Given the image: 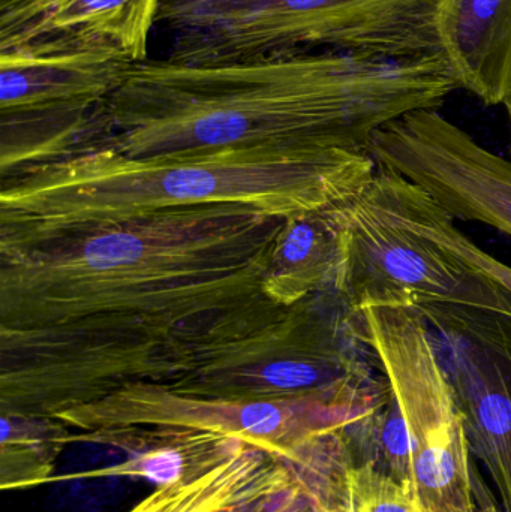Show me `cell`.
<instances>
[{
	"mask_svg": "<svg viewBox=\"0 0 511 512\" xmlns=\"http://www.w3.org/2000/svg\"><path fill=\"white\" fill-rule=\"evenodd\" d=\"M290 218L180 207L0 259L2 415L54 418L170 381L228 316L273 300Z\"/></svg>",
	"mask_w": 511,
	"mask_h": 512,
	"instance_id": "6da1fadb",
	"label": "cell"
},
{
	"mask_svg": "<svg viewBox=\"0 0 511 512\" xmlns=\"http://www.w3.org/2000/svg\"><path fill=\"white\" fill-rule=\"evenodd\" d=\"M458 89L443 53L387 59L300 51L219 65L146 59L98 108L74 153H368L381 128L441 107Z\"/></svg>",
	"mask_w": 511,
	"mask_h": 512,
	"instance_id": "7a4b0ae2",
	"label": "cell"
},
{
	"mask_svg": "<svg viewBox=\"0 0 511 512\" xmlns=\"http://www.w3.org/2000/svg\"><path fill=\"white\" fill-rule=\"evenodd\" d=\"M377 165L368 153L183 150L126 156L92 150L2 174L0 259L90 236L153 213L243 204L282 216L359 194Z\"/></svg>",
	"mask_w": 511,
	"mask_h": 512,
	"instance_id": "3957f363",
	"label": "cell"
},
{
	"mask_svg": "<svg viewBox=\"0 0 511 512\" xmlns=\"http://www.w3.org/2000/svg\"><path fill=\"white\" fill-rule=\"evenodd\" d=\"M156 385L198 399L353 408H378L392 396L359 310L335 289L228 316L192 349L182 373Z\"/></svg>",
	"mask_w": 511,
	"mask_h": 512,
	"instance_id": "277c9868",
	"label": "cell"
},
{
	"mask_svg": "<svg viewBox=\"0 0 511 512\" xmlns=\"http://www.w3.org/2000/svg\"><path fill=\"white\" fill-rule=\"evenodd\" d=\"M441 0H161L174 35L167 59L219 65L300 51L336 50L387 59L443 53Z\"/></svg>",
	"mask_w": 511,
	"mask_h": 512,
	"instance_id": "5b68a950",
	"label": "cell"
},
{
	"mask_svg": "<svg viewBox=\"0 0 511 512\" xmlns=\"http://www.w3.org/2000/svg\"><path fill=\"white\" fill-rule=\"evenodd\" d=\"M384 405L353 408L320 402H228L182 396L156 384H134L98 402L62 412L53 420L80 433L126 427L222 433L278 457L299 477L321 481L335 477L347 466L348 436Z\"/></svg>",
	"mask_w": 511,
	"mask_h": 512,
	"instance_id": "8992f818",
	"label": "cell"
},
{
	"mask_svg": "<svg viewBox=\"0 0 511 512\" xmlns=\"http://www.w3.org/2000/svg\"><path fill=\"white\" fill-rule=\"evenodd\" d=\"M407 429L411 490L422 512H489L494 499L471 460L452 385L423 316L413 307L359 310Z\"/></svg>",
	"mask_w": 511,
	"mask_h": 512,
	"instance_id": "52a82bcc",
	"label": "cell"
},
{
	"mask_svg": "<svg viewBox=\"0 0 511 512\" xmlns=\"http://www.w3.org/2000/svg\"><path fill=\"white\" fill-rule=\"evenodd\" d=\"M342 259L335 291L368 306L455 304L511 318V297L408 228L371 185L341 204Z\"/></svg>",
	"mask_w": 511,
	"mask_h": 512,
	"instance_id": "ba28073f",
	"label": "cell"
},
{
	"mask_svg": "<svg viewBox=\"0 0 511 512\" xmlns=\"http://www.w3.org/2000/svg\"><path fill=\"white\" fill-rule=\"evenodd\" d=\"M368 155L422 189L453 219L483 222L511 237V162L480 146L438 108L381 128Z\"/></svg>",
	"mask_w": 511,
	"mask_h": 512,
	"instance_id": "9c48e42d",
	"label": "cell"
},
{
	"mask_svg": "<svg viewBox=\"0 0 511 512\" xmlns=\"http://www.w3.org/2000/svg\"><path fill=\"white\" fill-rule=\"evenodd\" d=\"M452 385L471 453L511 512V318L455 304L413 307Z\"/></svg>",
	"mask_w": 511,
	"mask_h": 512,
	"instance_id": "30bf717a",
	"label": "cell"
},
{
	"mask_svg": "<svg viewBox=\"0 0 511 512\" xmlns=\"http://www.w3.org/2000/svg\"><path fill=\"white\" fill-rule=\"evenodd\" d=\"M134 63L95 38L60 36L0 51V117L93 107L119 89Z\"/></svg>",
	"mask_w": 511,
	"mask_h": 512,
	"instance_id": "8fae6325",
	"label": "cell"
},
{
	"mask_svg": "<svg viewBox=\"0 0 511 512\" xmlns=\"http://www.w3.org/2000/svg\"><path fill=\"white\" fill-rule=\"evenodd\" d=\"M161 0H21L0 9V51L41 39L113 42L134 62L149 59L150 30Z\"/></svg>",
	"mask_w": 511,
	"mask_h": 512,
	"instance_id": "7c38bea8",
	"label": "cell"
},
{
	"mask_svg": "<svg viewBox=\"0 0 511 512\" xmlns=\"http://www.w3.org/2000/svg\"><path fill=\"white\" fill-rule=\"evenodd\" d=\"M437 33L459 89L504 105L511 96V0H441Z\"/></svg>",
	"mask_w": 511,
	"mask_h": 512,
	"instance_id": "4fadbf2b",
	"label": "cell"
},
{
	"mask_svg": "<svg viewBox=\"0 0 511 512\" xmlns=\"http://www.w3.org/2000/svg\"><path fill=\"white\" fill-rule=\"evenodd\" d=\"M110 445L126 454L117 465L80 477H131L156 486L197 480L216 466L252 447L242 439L206 430L126 427L72 435V442Z\"/></svg>",
	"mask_w": 511,
	"mask_h": 512,
	"instance_id": "5bb4252c",
	"label": "cell"
},
{
	"mask_svg": "<svg viewBox=\"0 0 511 512\" xmlns=\"http://www.w3.org/2000/svg\"><path fill=\"white\" fill-rule=\"evenodd\" d=\"M342 203L291 216L267 283L273 300L294 304L335 289L342 259Z\"/></svg>",
	"mask_w": 511,
	"mask_h": 512,
	"instance_id": "9a60e30c",
	"label": "cell"
},
{
	"mask_svg": "<svg viewBox=\"0 0 511 512\" xmlns=\"http://www.w3.org/2000/svg\"><path fill=\"white\" fill-rule=\"evenodd\" d=\"M297 478L278 457L248 447L197 480L158 486L129 512H219Z\"/></svg>",
	"mask_w": 511,
	"mask_h": 512,
	"instance_id": "2e32d148",
	"label": "cell"
},
{
	"mask_svg": "<svg viewBox=\"0 0 511 512\" xmlns=\"http://www.w3.org/2000/svg\"><path fill=\"white\" fill-rule=\"evenodd\" d=\"M371 185L408 228L511 297V267L483 251L470 237L465 236L456 227L455 219L438 207L422 189L395 173L378 168L372 176Z\"/></svg>",
	"mask_w": 511,
	"mask_h": 512,
	"instance_id": "e0dca14e",
	"label": "cell"
},
{
	"mask_svg": "<svg viewBox=\"0 0 511 512\" xmlns=\"http://www.w3.org/2000/svg\"><path fill=\"white\" fill-rule=\"evenodd\" d=\"M68 427L53 418L2 415L0 480L2 490H21L48 483L54 463L72 442Z\"/></svg>",
	"mask_w": 511,
	"mask_h": 512,
	"instance_id": "ac0fdd59",
	"label": "cell"
},
{
	"mask_svg": "<svg viewBox=\"0 0 511 512\" xmlns=\"http://www.w3.org/2000/svg\"><path fill=\"white\" fill-rule=\"evenodd\" d=\"M422 512L411 487L396 481L372 462L354 463L348 472L347 511Z\"/></svg>",
	"mask_w": 511,
	"mask_h": 512,
	"instance_id": "d6986e66",
	"label": "cell"
},
{
	"mask_svg": "<svg viewBox=\"0 0 511 512\" xmlns=\"http://www.w3.org/2000/svg\"><path fill=\"white\" fill-rule=\"evenodd\" d=\"M297 478H294L291 483L285 484V486L276 487V489L261 493V495L254 496V498L237 502V504L224 508V510L219 512H275L278 510L279 505L282 504V501H284L291 484H293Z\"/></svg>",
	"mask_w": 511,
	"mask_h": 512,
	"instance_id": "ffe728a7",
	"label": "cell"
},
{
	"mask_svg": "<svg viewBox=\"0 0 511 512\" xmlns=\"http://www.w3.org/2000/svg\"><path fill=\"white\" fill-rule=\"evenodd\" d=\"M18 2H21V0H0V9L9 8V6L15 5Z\"/></svg>",
	"mask_w": 511,
	"mask_h": 512,
	"instance_id": "44dd1931",
	"label": "cell"
},
{
	"mask_svg": "<svg viewBox=\"0 0 511 512\" xmlns=\"http://www.w3.org/2000/svg\"><path fill=\"white\" fill-rule=\"evenodd\" d=\"M504 107H506L507 116H509L510 128H511V96L509 99H507L506 102H504Z\"/></svg>",
	"mask_w": 511,
	"mask_h": 512,
	"instance_id": "7402d4cb",
	"label": "cell"
}]
</instances>
